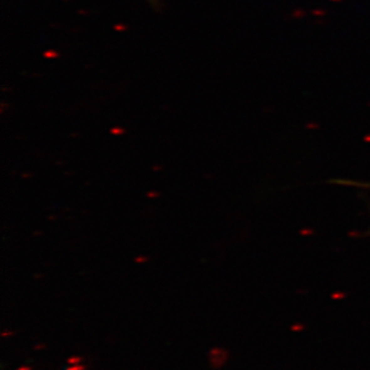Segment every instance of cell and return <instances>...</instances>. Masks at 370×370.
<instances>
[{"label": "cell", "instance_id": "6da1fadb", "mask_svg": "<svg viewBox=\"0 0 370 370\" xmlns=\"http://www.w3.org/2000/svg\"><path fill=\"white\" fill-rule=\"evenodd\" d=\"M222 355H224V353L219 349H215V350L211 351L210 356H211V362L213 364V367H219L223 363L224 359H222Z\"/></svg>", "mask_w": 370, "mask_h": 370}, {"label": "cell", "instance_id": "7a4b0ae2", "mask_svg": "<svg viewBox=\"0 0 370 370\" xmlns=\"http://www.w3.org/2000/svg\"><path fill=\"white\" fill-rule=\"evenodd\" d=\"M67 362L71 364H78L79 362H81V358H79V357H71V358H68L67 359Z\"/></svg>", "mask_w": 370, "mask_h": 370}, {"label": "cell", "instance_id": "3957f363", "mask_svg": "<svg viewBox=\"0 0 370 370\" xmlns=\"http://www.w3.org/2000/svg\"><path fill=\"white\" fill-rule=\"evenodd\" d=\"M68 370H84V367H81V365H76V367H73V368H71V369Z\"/></svg>", "mask_w": 370, "mask_h": 370}, {"label": "cell", "instance_id": "277c9868", "mask_svg": "<svg viewBox=\"0 0 370 370\" xmlns=\"http://www.w3.org/2000/svg\"><path fill=\"white\" fill-rule=\"evenodd\" d=\"M18 370H30V368H28V367H24V368H19Z\"/></svg>", "mask_w": 370, "mask_h": 370}]
</instances>
